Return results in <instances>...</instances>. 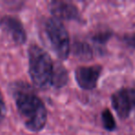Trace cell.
<instances>
[{"mask_svg": "<svg viewBox=\"0 0 135 135\" xmlns=\"http://www.w3.org/2000/svg\"><path fill=\"white\" fill-rule=\"evenodd\" d=\"M13 95L18 114L26 129L32 132L41 131L47 122V110L41 98L24 83L14 84Z\"/></svg>", "mask_w": 135, "mask_h": 135, "instance_id": "obj_1", "label": "cell"}, {"mask_svg": "<svg viewBox=\"0 0 135 135\" xmlns=\"http://www.w3.org/2000/svg\"><path fill=\"white\" fill-rule=\"evenodd\" d=\"M29 74L35 87L45 89L52 85L55 64L50 55L38 45L32 44L28 49Z\"/></svg>", "mask_w": 135, "mask_h": 135, "instance_id": "obj_2", "label": "cell"}, {"mask_svg": "<svg viewBox=\"0 0 135 135\" xmlns=\"http://www.w3.org/2000/svg\"><path fill=\"white\" fill-rule=\"evenodd\" d=\"M45 32L51 48L61 60H67L70 53V39L61 21L48 18L45 22Z\"/></svg>", "mask_w": 135, "mask_h": 135, "instance_id": "obj_3", "label": "cell"}, {"mask_svg": "<svg viewBox=\"0 0 135 135\" xmlns=\"http://www.w3.org/2000/svg\"><path fill=\"white\" fill-rule=\"evenodd\" d=\"M112 107L120 118H127L135 107V88H122L111 96Z\"/></svg>", "mask_w": 135, "mask_h": 135, "instance_id": "obj_4", "label": "cell"}, {"mask_svg": "<svg viewBox=\"0 0 135 135\" xmlns=\"http://www.w3.org/2000/svg\"><path fill=\"white\" fill-rule=\"evenodd\" d=\"M0 29L4 34L16 45H24L27 41V32L22 22L18 18L5 15L0 19Z\"/></svg>", "mask_w": 135, "mask_h": 135, "instance_id": "obj_5", "label": "cell"}, {"mask_svg": "<svg viewBox=\"0 0 135 135\" xmlns=\"http://www.w3.org/2000/svg\"><path fill=\"white\" fill-rule=\"evenodd\" d=\"M103 68L100 65L81 66L74 72L75 81L78 86L83 90L91 91L97 86Z\"/></svg>", "mask_w": 135, "mask_h": 135, "instance_id": "obj_6", "label": "cell"}, {"mask_svg": "<svg viewBox=\"0 0 135 135\" xmlns=\"http://www.w3.org/2000/svg\"><path fill=\"white\" fill-rule=\"evenodd\" d=\"M49 11L53 18L59 21H78L80 20V12L78 8L70 2L52 1L49 3Z\"/></svg>", "mask_w": 135, "mask_h": 135, "instance_id": "obj_7", "label": "cell"}, {"mask_svg": "<svg viewBox=\"0 0 135 135\" xmlns=\"http://www.w3.org/2000/svg\"><path fill=\"white\" fill-rule=\"evenodd\" d=\"M68 81H69L68 70L62 65H55L52 78V86L56 88H62L67 84Z\"/></svg>", "mask_w": 135, "mask_h": 135, "instance_id": "obj_8", "label": "cell"}, {"mask_svg": "<svg viewBox=\"0 0 135 135\" xmlns=\"http://www.w3.org/2000/svg\"><path fill=\"white\" fill-rule=\"evenodd\" d=\"M73 52L77 56L81 58H92L94 56V49L89 45V44L83 43V42H79L75 43L73 48Z\"/></svg>", "mask_w": 135, "mask_h": 135, "instance_id": "obj_9", "label": "cell"}, {"mask_svg": "<svg viewBox=\"0 0 135 135\" xmlns=\"http://www.w3.org/2000/svg\"><path fill=\"white\" fill-rule=\"evenodd\" d=\"M101 119L103 126L107 131H113L114 129H116L117 128V123L115 120L114 117H113L112 113L109 109L105 108L102 111L101 113Z\"/></svg>", "mask_w": 135, "mask_h": 135, "instance_id": "obj_10", "label": "cell"}, {"mask_svg": "<svg viewBox=\"0 0 135 135\" xmlns=\"http://www.w3.org/2000/svg\"><path fill=\"white\" fill-rule=\"evenodd\" d=\"M112 32L110 31H102V32H98L93 36V40L95 42L96 44L103 45L110 39Z\"/></svg>", "mask_w": 135, "mask_h": 135, "instance_id": "obj_11", "label": "cell"}, {"mask_svg": "<svg viewBox=\"0 0 135 135\" xmlns=\"http://www.w3.org/2000/svg\"><path fill=\"white\" fill-rule=\"evenodd\" d=\"M7 115V105L2 92L0 90V122L3 121Z\"/></svg>", "mask_w": 135, "mask_h": 135, "instance_id": "obj_12", "label": "cell"}, {"mask_svg": "<svg viewBox=\"0 0 135 135\" xmlns=\"http://www.w3.org/2000/svg\"><path fill=\"white\" fill-rule=\"evenodd\" d=\"M123 41L127 44L129 46L135 48V32L132 33H126L123 36Z\"/></svg>", "mask_w": 135, "mask_h": 135, "instance_id": "obj_13", "label": "cell"}]
</instances>
